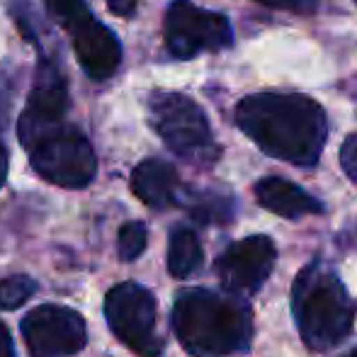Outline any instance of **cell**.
<instances>
[{"instance_id":"obj_16","label":"cell","mask_w":357,"mask_h":357,"mask_svg":"<svg viewBox=\"0 0 357 357\" xmlns=\"http://www.w3.org/2000/svg\"><path fill=\"white\" fill-rule=\"evenodd\" d=\"M37 294V282L27 275H10L0 280V309L15 311Z\"/></svg>"},{"instance_id":"obj_2","label":"cell","mask_w":357,"mask_h":357,"mask_svg":"<svg viewBox=\"0 0 357 357\" xmlns=\"http://www.w3.org/2000/svg\"><path fill=\"white\" fill-rule=\"evenodd\" d=\"M173 331L192 357H226L248 350L253 314L231 291L183 289L173 304Z\"/></svg>"},{"instance_id":"obj_10","label":"cell","mask_w":357,"mask_h":357,"mask_svg":"<svg viewBox=\"0 0 357 357\" xmlns=\"http://www.w3.org/2000/svg\"><path fill=\"white\" fill-rule=\"evenodd\" d=\"M278 260L270 236H248L231 243L216 260V275L226 291L236 296L255 294L270 278Z\"/></svg>"},{"instance_id":"obj_13","label":"cell","mask_w":357,"mask_h":357,"mask_svg":"<svg viewBox=\"0 0 357 357\" xmlns=\"http://www.w3.org/2000/svg\"><path fill=\"white\" fill-rule=\"evenodd\" d=\"M255 199L268 212L282 219H301L324 212V202L284 178H263L255 183Z\"/></svg>"},{"instance_id":"obj_8","label":"cell","mask_w":357,"mask_h":357,"mask_svg":"<svg viewBox=\"0 0 357 357\" xmlns=\"http://www.w3.org/2000/svg\"><path fill=\"white\" fill-rule=\"evenodd\" d=\"M109 331L142 357H158L163 340L155 333V299L144 284L119 282L105 296Z\"/></svg>"},{"instance_id":"obj_21","label":"cell","mask_w":357,"mask_h":357,"mask_svg":"<svg viewBox=\"0 0 357 357\" xmlns=\"http://www.w3.org/2000/svg\"><path fill=\"white\" fill-rule=\"evenodd\" d=\"M0 357H17L13 338H10V331L3 324H0Z\"/></svg>"},{"instance_id":"obj_4","label":"cell","mask_w":357,"mask_h":357,"mask_svg":"<svg viewBox=\"0 0 357 357\" xmlns=\"http://www.w3.org/2000/svg\"><path fill=\"white\" fill-rule=\"evenodd\" d=\"M34 173L47 183L66 190H80L93 183L98 158L80 129L66 122L52 124L24 144Z\"/></svg>"},{"instance_id":"obj_5","label":"cell","mask_w":357,"mask_h":357,"mask_svg":"<svg viewBox=\"0 0 357 357\" xmlns=\"http://www.w3.org/2000/svg\"><path fill=\"white\" fill-rule=\"evenodd\" d=\"M151 124L175 155L195 165H212L219 158L207 114L195 100L180 93H153L149 100Z\"/></svg>"},{"instance_id":"obj_24","label":"cell","mask_w":357,"mask_h":357,"mask_svg":"<svg viewBox=\"0 0 357 357\" xmlns=\"http://www.w3.org/2000/svg\"><path fill=\"white\" fill-rule=\"evenodd\" d=\"M355 3H357V0H355Z\"/></svg>"},{"instance_id":"obj_12","label":"cell","mask_w":357,"mask_h":357,"mask_svg":"<svg viewBox=\"0 0 357 357\" xmlns=\"http://www.w3.org/2000/svg\"><path fill=\"white\" fill-rule=\"evenodd\" d=\"M132 190L139 199L151 209H168L178 204L180 178L170 163L160 158H149L134 168Z\"/></svg>"},{"instance_id":"obj_14","label":"cell","mask_w":357,"mask_h":357,"mask_svg":"<svg viewBox=\"0 0 357 357\" xmlns=\"http://www.w3.org/2000/svg\"><path fill=\"white\" fill-rule=\"evenodd\" d=\"M202 243L188 226H175L168 241V273L178 280H188L202 268Z\"/></svg>"},{"instance_id":"obj_1","label":"cell","mask_w":357,"mask_h":357,"mask_svg":"<svg viewBox=\"0 0 357 357\" xmlns=\"http://www.w3.org/2000/svg\"><path fill=\"white\" fill-rule=\"evenodd\" d=\"M236 124L260 151L311 168L328 139V119L316 100L299 93H258L236 105Z\"/></svg>"},{"instance_id":"obj_18","label":"cell","mask_w":357,"mask_h":357,"mask_svg":"<svg viewBox=\"0 0 357 357\" xmlns=\"http://www.w3.org/2000/svg\"><path fill=\"white\" fill-rule=\"evenodd\" d=\"M263 5L270 8L287 10V13H296V15H311L319 10V0H258Z\"/></svg>"},{"instance_id":"obj_3","label":"cell","mask_w":357,"mask_h":357,"mask_svg":"<svg viewBox=\"0 0 357 357\" xmlns=\"http://www.w3.org/2000/svg\"><path fill=\"white\" fill-rule=\"evenodd\" d=\"M355 299L324 260L309 263L291 287V314L299 335L311 350L324 353L340 345L355 324Z\"/></svg>"},{"instance_id":"obj_6","label":"cell","mask_w":357,"mask_h":357,"mask_svg":"<svg viewBox=\"0 0 357 357\" xmlns=\"http://www.w3.org/2000/svg\"><path fill=\"white\" fill-rule=\"evenodd\" d=\"M47 13L66 29L83 71L93 80H107L122 63L119 39L95 20L85 0H44Z\"/></svg>"},{"instance_id":"obj_22","label":"cell","mask_w":357,"mask_h":357,"mask_svg":"<svg viewBox=\"0 0 357 357\" xmlns=\"http://www.w3.org/2000/svg\"><path fill=\"white\" fill-rule=\"evenodd\" d=\"M5 178H8V153H5V146L0 144V188H3Z\"/></svg>"},{"instance_id":"obj_9","label":"cell","mask_w":357,"mask_h":357,"mask_svg":"<svg viewBox=\"0 0 357 357\" xmlns=\"http://www.w3.org/2000/svg\"><path fill=\"white\" fill-rule=\"evenodd\" d=\"M20 328L32 357H71L88 343L85 319L61 304H42L32 309Z\"/></svg>"},{"instance_id":"obj_17","label":"cell","mask_w":357,"mask_h":357,"mask_svg":"<svg viewBox=\"0 0 357 357\" xmlns=\"http://www.w3.org/2000/svg\"><path fill=\"white\" fill-rule=\"evenodd\" d=\"M149 243V229H146L144 221H127V224L119 229L117 236V253L124 263H132L146 250Z\"/></svg>"},{"instance_id":"obj_15","label":"cell","mask_w":357,"mask_h":357,"mask_svg":"<svg viewBox=\"0 0 357 357\" xmlns=\"http://www.w3.org/2000/svg\"><path fill=\"white\" fill-rule=\"evenodd\" d=\"M178 204L188 209L199 224H229L236 212V204L229 195L212 190H180Z\"/></svg>"},{"instance_id":"obj_19","label":"cell","mask_w":357,"mask_h":357,"mask_svg":"<svg viewBox=\"0 0 357 357\" xmlns=\"http://www.w3.org/2000/svg\"><path fill=\"white\" fill-rule=\"evenodd\" d=\"M340 165L348 173V178L357 185V134L345 139L343 149H340Z\"/></svg>"},{"instance_id":"obj_23","label":"cell","mask_w":357,"mask_h":357,"mask_svg":"<svg viewBox=\"0 0 357 357\" xmlns=\"http://www.w3.org/2000/svg\"><path fill=\"white\" fill-rule=\"evenodd\" d=\"M343 357H357V348H355V350H350V353H348V355H343Z\"/></svg>"},{"instance_id":"obj_11","label":"cell","mask_w":357,"mask_h":357,"mask_svg":"<svg viewBox=\"0 0 357 357\" xmlns=\"http://www.w3.org/2000/svg\"><path fill=\"white\" fill-rule=\"evenodd\" d=\"M66 109H68L66 80L61 78L59 68L52 61H39L34 88L29 93L27 107H24L22 117H20V127H17L20 144L24 146L34 134L42 132V129L63 122Z\"/></svg>"},{"instance_id":"obj_7","label":"cell","mask_w":357,"mask_h":357,"mask_svg":"<svg viewBox=\"0 0 357 357\" xmlns=\"http://www.w3.org/2000/svg\"><path fill=\"white\" fill-rule=\"evenodd\" d=\"M163 37L170 56L195 59L229 49L234 44V29L221 13L199 8L192 0H173L165 10Z\"/></svg>"},{"instance_id":"obj_20","label":"cell","mask_w":357,"mask_h":357,"mask_svg":"<svg viewBox=\"0 0 357 357\" xmlns=\"http://www.w3.org/2000/svg\"><path fill=\"white\" fill-rule=\"evenodd\" d=\"M107 5L119 17H132L134 10H137V0H107Z\"/></svg>"}]
</instances>
